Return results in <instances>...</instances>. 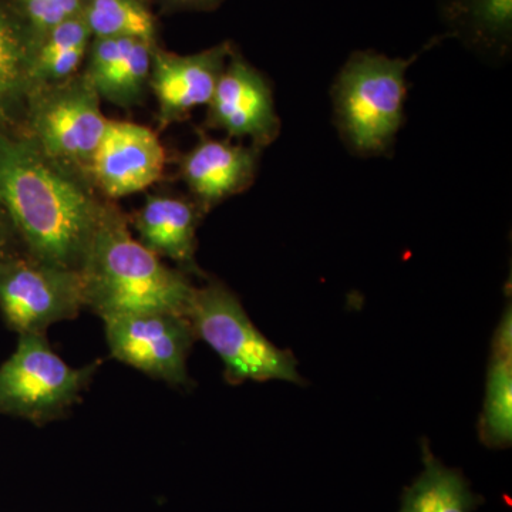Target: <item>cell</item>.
Returning <instances> with one entry per match:
<instances>
[{"label":"cell","mask_w":512,"mask_h":512,"mask_svg":"<svg viewBox=\"0 0 512 512\" xmlns=\"http://www.w3.org/2000/svg\"><path fill=\"white\" fill-rule=\"evenodd\" d=\"M480 434L485 446L510 447L512 439L511 305H508L494 336Z\"/></svg>","instance_id":"9a60e30c"},{"label":"cell","mask_w":512,"mask_h":512,"mask_svg":"<svg viewBox=\"0 0 512 512\" xmlns=\"http://www.w3.org/2000/svg\"><path fill=\"white\" fill-rule=\"evenodd\" d=\"M413 60L359 50L340 70L332 90L336 124L357 154L379 156L393 146L404 123Z\"/></svg>","instance_id":"3957f363"},{"label":"cell","mask_w":512,"mask_h":512,"mask_svg":"<svg viewBox=\"0 0 512 512\" xmlns=\"http://www.w3.org/2000/svg\"><path fill=\"white\" fill-rule=\"evenodd\" d=\"M35 52V39L0 10V121L30 99Z\"/></svg>","instance_id":"e0dca14e"},{"label":"cell","mask_w":512,"mask_h":512,"mask_svg":"<svg viewBox=\"0 0 512 512\" xmlns=\"http://www.w3.org/2000/svg\"><path fill=\"white\" fill-rule=\"evenodd\" d=\"M165 151L157 134L131 121L109 120L89 173L107 197L144 191L164 173Z\"/></svg>","instance_id":"30bf717a"},{"label":"cell","mask_w":512,"mask_h":512,"mask_svg":"<svg viewBox=\"0 0 512 512\" xmlns=\"http://www.w3.org/2000/svg\"><path fill=\"white\" fill-rule=\"evenodd\" d=\"M231 52L229 43L188 56L154 50L150 87L157 97L161 127L208 106Z\"/></svg>","instance_id":"8fae6325"},{"label":"cell","mask_w":512,"mask_h":512,"mask_svg":"<svg viewBox=\"0 0 512 512\" xmlns=\"http://www.w3.org/2000/svg\"><path fill=\"white\" fill-rule=\"evenodd\" d=\"M93 370L67 365L43 333L20 335L18 349L0 366V413L35 423L55 419L79 399Z\"/></svg>","instance_id":"8992f818"},{"label":"cell","mask_w":512,"mask_h":512,"mask_svg":"<svg viewBox=\"0 0 512 512\" xmlns=\"http://www.w3.org/2000/svg\"><path fill=\"white\" fill-rule=\"evenodd\" d=\"M13 234H15V231H13L12 224H10L2 205H0V261L12 256L9 252V245Z\"/></svg>","instance_id":"44dd1931"},{"label":"cell","mask_w":512,"mask_h":512,"mask_svg":"<svg viewBox=\"0 0 512 512\" xmlns=\"http://www.w3.org/2000/svg\"><path fill=\"white\" fill-rule=\"evenodd\" d=\"M20 6L39 43L49 30L80 15L83 0H20Z\"/></svg>","instance_id":"ffe728a7"},{"label":"cell","mask_w":512,"mask_h":512,"mask_svg":"<svg viewBox=\"0 0 512 512\" xmlns=\"http://www.w3.org/2000/svg\"><path fill=\"white\" fill-rule=\"evenodd\" d=\"M451 25L473 43L505 49L512 36V0H446Z\"/></svg>","instance_id":"ac0fdd59"},{"label":"cell","mask_w":512,"mask_h":512,"mask_svg":"<svg viewBox=\"0 0 512 512\" xmlns=\"http://www.w3.org/2000/svg\"><path fill=\"white\" fill-rule=\"evenodd\" d=\"M198 205L171 197L150 195L134 218L140 242L158 256L173 259L178 265L198 271L195 264L197 247Z\"/></svg>","instance_id":"5bb4252c"},{"label":"cell","mask_w":512,"mask_h":512,"mask_svg":"<svg viewBox=\"0 0 512 512\" xmlns=\"http://www.w3.org/2000/svg\"><path fill=\"white\" fill-rule=\"evenodd\" d=\"M173 2L184 6V8L211 9L220 5L222 0H173Z\"/></svg>","instance_id":"7402d4cb"},{"label":"cell","mask_w":512,"mask_h":512,"mask_svg":"<svg viewBox=\"0 0 512 512\" xmlns=\"http://www.w3.org/2000/svg\"><path fill=\"white\" fill-rule=\"evenodd\" d=\"M29 100L30 141L64 170L83 168L89 173L109 120L101 113L99 94L86 74L37 87Z\"/></svg>","instance_id":"5b68a950"},{"label":"cell","mask_w":512,"mask_h":512,"mask_svg":"<svg viewBox=\"0 0 512 512\" xmlns=\"http://www.w3.org/2000/svg\"><path fill=\"white\" fill-rule=\"evenodd\" d=\"M421 451L423 473L403 491L399 512H473L484 503L460 470L448 468L434 457L426 440Z\"/></svg>","instance_id":"2e32d148"},{"label":"cell","mask_w":512,"mask_h":512,"mask_svg":"<svg viewBox=\"0 0 512 512\" xmlns=\"http://www.w3.org/2000/svg\"><path fill=\"white\" fill-rule=\"evenodd\" d=\"M114 357L174 386H187V357L197 338L188 318L148 312L103 319Z\"/></svg>","instance_id":"ba28073f"},{"label":"cell","mask_w":512,"mask_h":512,"mask_svg":"<svg viewBox=\"0 0 512 512\" xmlns=\"http://www.w3.org/2000/svg\"><path fill=\"white\" fill-rule=\"evenodd\" d=\"M258 158V148L204 138L185 154L180 170L195 204L208 211L254 183Z\"/></svg>","instance_id":"7c38bea8"},{"label":"cell","mask_w":512,"mask_h":512,"mask_svg":"<svg viewBox=\"0 0 512 512\" xmlns=\"http://www.w3.org/2000/svg\"><path fill=\"white\" fill-rule=\"evenodd\" d=\"M84 299L101 318L168 312L187 318L195 288L183 272L133 238L116 211L104 208L82 266Z\"/></svg>","instance_id":"7a4b0ae2"},{"label":"cell","mask_w":512,"mask_h":512,"mask_svg":"<svg viewBox=\"0 0 512 512\" xmlns=\"http://www.w3.org/2000/svg\"><path fill=\"white\" fill-rule=\"evenodd\" d=\"M83 306L82 272L13 255L0 261V311L20 335L43 333L77 316Z\"/></svg>","instance_id":"52a82bcc"},{"label":"cell","mask_w":512,"mask_h":512,"mask_svg":"<svg viewBox=\"0 0 512 512\" xmlns=\"http://www.w3.org/2000/svg\"><path fill=\"white\" fill-rule=\"evenodd\" d=\"M0 205L32 258L82 271L104 207L32 141L3 131Z\"/></svg>","instance_id":"6da1fadb"},{"label":"cell","mask_w":512,"mask_h":512,"mask_svg":"<svg viewBox=\"0 0 512 512\" xmlns=\"http://www.w3.org/2000/svg\"><path fill=\"white\" fill-rule=\"evenodd\" d=\"M82 16L94 39L156 42V20L143 0H87Z\"/></svg>","instance_id":"d6986e66"},{"label":"cell","mask_w":512,"mask_h":512,"mask_svg":"<svg viewBox=\"0 0 512 512\" xmlns=\"http://www.w3.org/2000/svg\"><path fill=\"white\" fill-rule=\"evenodd\" d=\"M208 126L248 138L258 150L274 143L281 131L268 80L234 50L208 103Z\"/></svg>","instance_id":"9c48e42d"},{"label":"cell","mask_w":512,"mask_h":512,"mask_svg":"<svg viewBox=\"0 0 512 512\" xmlns=\"http://www.w3.org/2000/svg\"><path fill=\"white\" fill-rule=\"evenodd\" d=\"M154 43L140 39H94L86 77L100 99L121 107L140 103L150 86Z\"/></svg>","instance_id":"4fadbf2b"},{"label":"cell","mask_w":512,"mask_h":512,"mask_svg":"<svg viewBox=\"0 0 512 512\" xmlns=\"http://www.w3.org/2000/svg\"><path fill=\"white\" fill-rule=\"evenodd\" d=\"M187 318L195 336L221 357L229 383H305L292 353L269 342L248 318L237 296L220 282L195 288Z\"/></svg>","instance_id":"277c9868"}]
</instances>
